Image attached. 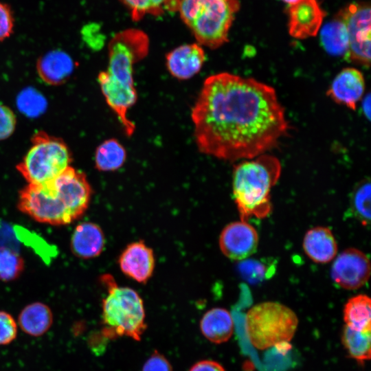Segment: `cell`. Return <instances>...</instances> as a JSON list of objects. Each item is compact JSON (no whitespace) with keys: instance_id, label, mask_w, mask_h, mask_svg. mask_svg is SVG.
I'll return each instance as SVG.
<instances>
[{"instance_id":"4316f807","label":"cell","mask_w":371,"mask_h":371,"mask_svg":"<svg viewBox=\"0 0 371 371\" xmlns=\"http://www.w3.org/2000/svg\"><path fill=\"white\" fill-rule=\"evenodd\" d=\"M24 269V261L18 251L3 248L0 249V279L11 281L17 278Z\"/></svg>"},{"instance_id":"ffe728a7","label":"cell","mask_w":371,"mask_h":371,"mask_svg":"<svg viewBox=\"0 0 371 371\" xmlns=\"http://www.w3.org/2000/svg\"><path fill=\"white\" fill-rule=\"evenodd\" d=\"M18 322L24 333L33 337H39L50 328L53 323V315L47 305L34 302L22 309Z\"/></svg>"},{"instance_id":"3957f363","label":"cell","mask_w":371,"mask_h":371,"mask_svg":"<svg viewBox=\"0 0 371 371\" xmlns=\"http://www.w3.org/2000/svg\"><path fill=\"white\" fill-rule=\"evenodd\" d=\"M91 196L86 175L69 166L49 182L28 183L19 192L18 207L39 223L65 225L85 213Z\"/></svg>"},{"instance_id":"8fae6325","label":"cell","mask_w":371,"mask_h":371,"mask_svg":"<svg viewBox=\"0 0 371 371\" xmlns=\"http://www.w3.org/2000/svg\"><path fill=\"white\" fill-rule=\"evenodd\" d=\"M256 229L247 221H236L227 225L219 237V247L228 258L243 260L254 254L258 246Z\"/></svg>"},{"instance_id":"e575fe53","label":"cell","mask_w":371,"mask_h":371,"mask_svg":"<svg viewBox=\"0 0 371 371\" xmlns=\"http://www.w3.org/2000/svg\"><path fill=\"white\" fill-rule=\"evenodd\" d=\"M363 111L368 119L370 117V96L368 94L362 102Z\"/></svg>"},{"instance_id":"836d02e7","label":"cell","mask_w":371,"mask_h":371,"mask_svg":"<svg viewBox=\"0 0 371 371\" xmlns=\"http://www.w3.org/2000/svg\"><path fill=\"white\" fill-rule=\"evenodd\" d=\"M189 371H225L216 361L203 360L196 363Z\"/></svg>"},{"instance_id":"f546056e","label":"cell","mask_w":371,"mask_h":371,"mask_svg":"<svg viewBox=\"0 0 371 371\" xmlns=\"http://www.w3.org/2000/svg\"><path fill=\"white\" fill-rule=\"evenodd\" d=\"M14 21L12 8L8 3L0 1V42L5 40L12 34Z\"/></svg>"},{"instance_id":"7a4b0ae2","label":"cell","mask_w":371,"mask_h":371,"mask_svg":"<svg viewBox=\"0 0 371 371\" xmlns=\"http://www.w3.org/2000/svg\"><path fill=\"white\" fill-rule=\"evenodd\" d=\"M149 45L148 36L142 30L130 28L116 33L108 45L107 67L98 76L106 104L128 137L135 130V125L127 116L137 100L133 78L135 65L148 55Z\"/></svg>"},{"instance_id":"d590c367","label":"cell","mask_w":371,"mask_h":371,"mask_svg":"<svg viewBox=\"0 0 371 371\" xmlns=\"http://www.w3.org/2000/svg\"><path fill=\"white\" fill-rule=\"evenodd\" d=\"M283 1H284L285 3H290L291 5L295 3L296 1H297L298 0H282Z\"/></svg>"},{"instance_id":"603a6c76","label":"cell","mask_w":371,"mask_h":371,"mask_svg":"<svg viewBox=\"0 0 371 371\" xmlns=\"http://www.w3.org/2000/svg\"><path fill=\"white\" fill-rule=\"evenodd\" d=\"M126 159L124 147L115 139L102 142L95 153V168L103 172L114 171L120 168Z\"/></svg>"},{"instance_id":"d6a6232c","label":"cell","mask_w":371,"mask_h":371,"mask_svg":"<svg viewBox=\"0 0 371 371\" xmlns=\"http://www.w3.org/2000/svg\"><path fill=\"white\" fill-rule=\"evenodd\" d=\"M142 371H172L167 359L155 350L144 363Z\"/></svg>"},{"instance_id":"484cf974","label":"cell","mask_w":371,"mask_h":371,"mask_svg":"<svg viewBox=\"0 0 371 371\" xmlns=\"http://www.w3.org/2000/svg\"><path fill=\"white\" fill-rule=\"evenodd\" d=\"M129 10L133 21L142 19L146 14H161L170 10L173 0H120Z\"/></svg>"},{"instance_id":"30bf717a","label":"cell","mask_w":371,"mask_h":371,"mask_svg":"<svg viewBox=\"0 0 371 371\" xmlns=\"http://www.w3.org/2000/svg\"><path fill=\"white\" fill-rule=\"evenodd\" d=\"M330 275L339 286L348 290L358 289L369 280L370 260L366 254L357 249H347L335 258Z\"/></svg>"},{"instance_id":"4dcf8cb0","label":"cell","mask_w":371,"mask_h":371,"mask_svg":"<svg viewBox=\"0 0 371 371\" xmlns=\"http://www.w3.org/2000/svg\"><path fill=\"white\" fill-rule=\"evenodd\" d=\"M16 125V117L8 106L0 104V140L8 138L14 133Z\"/></svg>"},{"instance_id":"d4e9b609","label":"cell","mask_w":371,"mask_h":371,"mask_svg":"<svg viewBox=\"0 0 371 371\" xmlns=\"http://www.w3.org/2000/svg\"><path fill=\"white\" fill-rule=\"evenodd\" d=\"M349 211L363 226L370 224V183L368 179L361 181L352 191L349 200Z\"/></svg>"},{"instance_id":"83f0119b","label":"cell","mask_w":371,"mask_h":371,"mask_svg":"<svg viewBox=\"0 0 371 371\" xmlns=\"http://www.w3.org/2000/svg\"><path fill=\"white\" fill-rule=\"evenodd\" d=\"M19 109L29 117H37L44 112L47 106L45 98L36 90L27 88L22 91L17 97Z\"/></svg>"},{"instance_id":"5b68a950","label":"cell","mask_w":371,"mask_h":371,"mask_svg":"<svg viewBox=\"0 0 371 371\" xmlns=\"http://www.w3.org/2000/svg\"><path fill=\"white\" fill-rule=\"evenodd\" d=\"M238 0H175L183 23L201 45L216 49L228 41V33L236 13Z\"/></svg>"},{"instance_id":"cb8c5ba5","label":"cell","mask_w":371,"mask_h":371,"mask_svg":"<svg viewBox=\"0 0 371 371\" xmlns=\"http://www.w3.org/2000/svg\"><path fill=\"white\" fill-rule=\"evenodd\" d=\"M342 343L349 355L363 363L370 359V331H359L345 326L342 333Z\"/></svg>"},{"instance_id":"2e32d148","label":"cell","mask_w":371,"mask_h":371,"mask_svg":"<svg viewBox=\"0 0 371 371\" xmlns=\"http://www.w3.org/2000/svg\"><path fill=\"white\" fill-rule=\"evenodd\" d=\"M74 62L66 52L56 49L40 57L36 65V71L46 84L58 86L65 83L74 69Z\"/></svg>"},{"instance_id":"52a82bcc","label":"cell","mask_w":371,"mask_h":371,"mask_svg":"<svg viewBox=\"0 0 371 371\" xmlns=\"http://www.w3.org/2000/svg\"><path fill=\"white\" fill-rule=\"evenodd\" d=\"M295 313L276 302H264L252 306L245 316L247 335L256 348L265 350L286 344L297 327Z\"/></svg>"},{"instance_id":"f1b7e54d","label":"cell","mask_w":371,"mask_h":371,"mask_svg":"<svg viewBox=\"0 0 371 371\" xmlns=\"http://www.w3.org/2000/svg\"><path fill=\"white\" fill-rule=\"evenodd\" d=\"M17 335V324L8 313L0 311V346L13 341Z\"/></svg>"},{"instance_id":"d6986e66","label":"cell","mask_w":371,"mask_h":371,"mask_svg":"<svg viewBox=\"0 0 371 371\" xmlns=\"http://www.w3.org/2000/svg\"><path fill=\"white\" fill-rule=\"evenodd\" d=\"M200 327L207 339L213 343L221 344L231 337L234 322L231 314L226 309L214 308L204 314Z\"/></svg>"},{"instance_id":"7c38bea8","label":"cell","mask_w":371,"mask_h":371,"mask_svg":"<svg viewBox=\"0 0 371 371\" xmlns=\"http://www.w3.org/2000/svg\"><path fill=\"white\" fill-rule=\"evenodd\" d=\"M324 16L316 0H298L289 8L290 35L299 39L315 36Z\"/></svg>"},{"instance_id":"277c9868","label":"cell","mask_w":371,"mask_h":371,"mask_svg":"<svg viewBox=\"0 0 371 371\" xmlns=\"http://www.w3.org/2000/svg\"><path fill=\"white\" fill-rule=\"evenodd\" d=\"M281 169L279 159L265 153L234 166L232 190L241 221L269 214L270 192L280 178Z\"/></svg>"},{"instance_id":"44dd1931","label":"cell","mask_w":371,"mask_h":371,"mask_svg":"<svg viewBox=\"0 0 371 371\" xmlns=\"http://www.w3.org/2000/svg\"><path fill=\"white\" fill-rule=\"evenodd\" d=\"M346 326L359 331H370L371 301L363 294L350 298L344 306Z\"/></svg>"},{"instance_id":"4fadbf2b","label":"cell","mask_w":371,"mask_h":371,"mask_svg":"<svg viewBox=\"0 0 371 371\" xmlns=\"http://www.w3.org/2000/svg\"><path fill=\"white\" fill-rule=\"evenodd\" d=\"M118 262L122 271L139 283H146L155 268L153 251L141 240L127 245Z\"/></svg>"},{"instance_id":"9a60e30c","label":"cell","mask_w":371,"mask_h":371,"mask_svg":"<svg viewBox=\"0 0 371 371\" xmlns=\"http://www.w3.org/2000/svg\"><path fill=\"white\" fill-rule=\"evenodd\" d=\"M364 91L363 74L355 68L347 67L335 77L326 93L336 103L355 110Z\"/></svg>"},{"instance_id":"ac0fdd59","label":"cell","mask_w":371,"mask_h":371,"mask_svg":"<svg viewBox=\"0 0 371 371\" xmlns=\"http://www.w3.org/2000/svg\"><path fill=\"white\" fill-rule=\"evenodd\" d=\"M104 246V236L97 224L84 222L76 226L71 239L74 254L82 258L98 256Z\"/></svg>"},{"instance_id":"e0dca14e","label":"cell","mask_w":371,"mask_h":371,"mask_svg":"<svg viewBox=\"0 0 371 371\" xmlns=\"http://www.w3.org/2000/svg\"><path fill=\"white\" fill-rule=\"evenodd\" d=\"M302 247L306 256L319 264L330 262L337 254L335 238L331 230L326 227H315L307 231Z\"/></svg>"},{"instance_id":"7402d4cb","label":"cell","mask_w":371,"mask_h":371,"mask_svg":"<svg viewBox=\"0 0 371 371\" xmlns=\"http://www.w3.org/2000/svg\"><path fill=\"white\" fill-rule=\"evenodd\" d=\"M324 49L333 56L346 57L348 52V36L344 23L339 18L326 23L320 32Z\"/></svg>"},{"instance_id":"ba28073f","label":"cell","mask_w":371,"mask_h":371,"mask_svg":"<svg viewBox=\"0 0 371 371\" xmlns=\"http://www.w3.org/2000/svg\"><path fill=\"white\" fill-rule=\"evenodd\" d=\"M31 143V147L16 166L28 183L49 182L70 166L71 153L62 139L40 131L32 135Z\"/></svg>"},{"instance_id":"1f68e13d","label":"cell","mask_w":371,"mask_h":371,"mask_svg":"<svg viewBox=\"0 0 371 371\" xmlns=\"http://www.w3.org/2000/svg\"><path fill=\"white\" fill-rule=\"evenodd\" d=\"M239 267L243 276L251 282L262 280L266 273L265 266L258 261L245 260Z\"/></svg>"},{"instance_id":"5bb4252c","label":"cell","mask_w":371,"mask_h":371,"mask_svg":"<svg viewBox=\"0 0 371 371\" xmlns=\"http://www.w3.org/2000/svg\"><path fill=\"white\" fill-rule=\"evenodd\" d=\"M205 61V54L199 43L180 45L166 56L168 72L178 80H188L197 74Z\"/></svg>"},{"instance_id":"8992f818","label":"cell","mask_w":371,"mask_h":371,"mask_svg":"<svg viewBox=\"0 0 371 371\" xmlns=\"http://www.w3.org/2000/svg\"><path fill=\"white\" fill-rule=\"evenodd\" d=\"M108 295L102 300V335L113 339L126 336L140 338L146 328L143 301L133 289L120 286L110 274L100 278Z\"/></svg>"},{"instance_id":"9c48e42d","label":"cell","mask_w":371,"mask_h":371,"mask_svg":"<svg viewBox=\"0 0 371 371\" xmlns=\"http://www.w3.org/2000/svg\"><path fill=\"white\" fill-rule=\"evenodd\" d=\"M370 7L366 3H351L338 15L345 24L348 36L346 57L364 66L370 63Z\"/></svg>"},{"instance_id":"6da1fadb","label":"cell","mask_w":371,"mask_h":371,"mask_svg":"<svg viewBox=\"0 0 371 371\" xmlns=\"http://www.w3.org/2000/svg\"><path fill=\"white\" fill-rule=\"evenodd\" d=\"M191 119L199 150L231 161L265 153L289 129L273 87L228 72L205 80Z\"/></svg>"}]
</instances>
